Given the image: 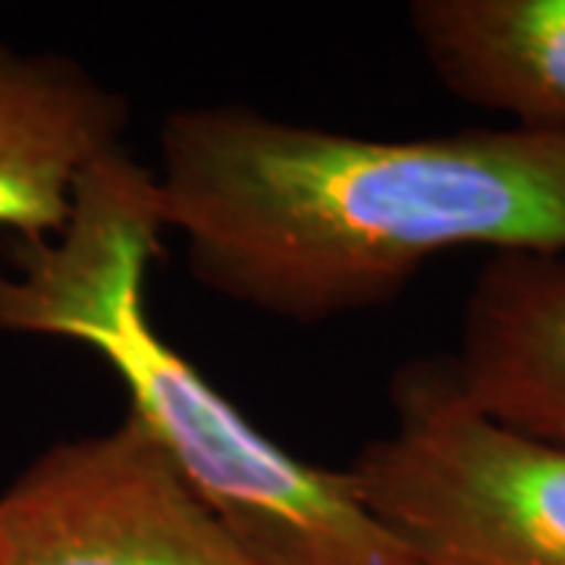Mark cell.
Wrapping results in <instances>:
<instances>
[{"mask_svg": "<svg viewBox=\"0 0 565 565\" xmlns=\"http://www.w3.org/2000/svg\"><path fill=\"white\" fill-rule=\"evenodd\" d=\"M393 430L345 465L422 565H565V446L493 422L446 359L405 362Z\"/></svg>", "mask_w": 565, "mask_h": 565, "instance_id": "obj_3", "label": "cell"}, {"mask_svg": "<svg viewBox=\"0 0 565 565\" xmlns=\"http://www.w3.org/2000/svg\"><path fill=\"white\" fill-rule=\"evenodd\" d=\"M405 17L449 95L565 139V0H418Z\"/></svg>", "mask_w": 565, "mask_h": 565, "instance_id": "obj_7", "label": "cell"}, {"mask_svg": "<svg viewBox=\"0 0 565 565\" xmlns=\"http://www.w3.org/2000/svg\"><path fill=\"white\" fill-rule=\"evenodd\" d=\"M129 102L79 61L0 41V233L57 236L85 173L122 151Z\"/></svg>", "mask_w": 565, "mask_h": 565, "instance_id": "obj_5", "label": "cell"}, {"mask_svg": "<svg viewBox=\"0 0 565 565\" xmlns=\"http://www.w3.org/2000/svg\"><path fill=\"white\" fill-rule=\"evenodd\" d=\"M0 565H258L132 415L57 440L0 493Z\"/></svg>", "mask_w": 565, "mask_h": 565, "instance_id": "obj_4", "label": "cell"}, {"mask_svg": "<svg viewBox=\"0 0 565 565\" xmlns=\"http://www.w3.org/2000/svg\"><path fill=\"white\" fill-rule=\"evenodd\" d=\"M167 233L154 167L122 148L79 182L57 236L0 267V330L95 349L129 412L258 565H422L362 503L345 468L282 449L226 399L148 311Z\"/></svg>", "mask_w": 565, "mask_h": 565, "instance_id": "obj_2", "label": "cell"}, {"mask_svg": "<svg viewBox=\"0 0 565 565\" xmlns=\"http://www.w3.org/2000/svg\"><path fill=\"white\" fill-rule=\"evenodd\" d=\"M154 180L189 274L280 321L381 308L452 248L565 255V139L519 126L377 139L195 104Z\"/></svg>", "mask_w": 565, "mask_h": 565, "instance_id": "obj_1", "label": "cell"}, {"mask_svg": "<svg viewBox=\"0 0 565 565\" xmlns=\"http://www.w3.org/2000/svg\"><path fill=\"white\" fill-rule=\"evenodd\" d=\"M446 362L493 422L565 446V255H490Z\"/></svg>", "mask_w": 565, "mask_h": 565, "instance_id": "obj_6", "label": "cell"}]
</instances>
